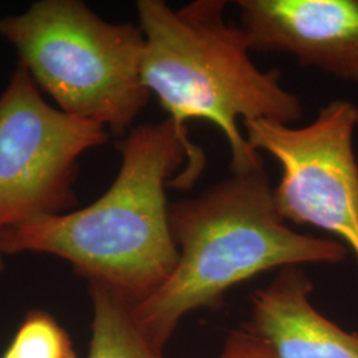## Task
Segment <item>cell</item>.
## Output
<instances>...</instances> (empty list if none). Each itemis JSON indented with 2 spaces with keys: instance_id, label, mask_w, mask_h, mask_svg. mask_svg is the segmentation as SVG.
Segmentation results:
<instances>
[{
  "instance_id": "ba28073f",
  "label": "cell",
  "mask_w": 358,
  "mask_h": 358,
  "mask_svg": "<svg viewBox=\"0 0 358 358\" xmlns=\"http://www.w3.org/2000/svg\"><path fill=\"white\" fill-rule=\"evenodd\" d=\"M312 282L300 267L280 269L256 289L247 325L273 358H358V333L328 320L310 300Z\"/></svg>"
},
{
  "instance_id": "277c9868",
  "label": "cell",
  "mask_w": 358,
  "mask_h": 358,
  "mask_svg": "<svg viewBox=\"0 0 358 358\" xmlns=\"http://www.w3.org/2000/svg\"><path fill=\"white\" fill-rule=\"evenodd\" d=\"M0 34L65 113L127 136L149 103L140 27L105 22L76 0H43L0 19Z\"/></svg>"
},
{
  "instance_id": "7c38bea8",
  "label": "cell",
  "mask_w": 358,
  "mask_h": 358,
  "mask_svg": "<svg viewBox=\"0 0 358 358\" xmlns=\"http://www.w3.org/2000/svg\"><path fill=\"white\" fill-rule=\"evenodd\" d=\"M3 254L0 252V272L4 269V259H3Z\"/></svg>"
},
{
  "instance_id": "5b68a950",
  "label": "cell",
  "mask_w": 358,
  "mask_h": 358,
  "mask_svg": "<svg viewBox=\"0 0 358 358\" xmlns=\"http://www.w3.org/2000/svg\"><path fill=\"white\" fill-rule=\"evenodd\" d=\"M108 140L100 124L45 103L19 63L0 96V232L76 206L77 161Z\"/></svg>"
},
{
  "instance_id": "52a82bcc",
  "label": "cell",
  "mask_w": 358,
  "mask_h": 358,
  "mask_svg": "<svg viewBox=\"0 0 358 358\" xmlns=\"http://www.w3.org/2000/svg\"><path fill=\"white\" fill-rule=\"evenodd\" d=\"M251 51L284 52L358 83V0H238Z\"/></svg>"
},
{
  "instance_id": "30bf717a",
  "label": "cell",
  "mask_w": 358,
  "mask_h": 358,
  "mask_svg": "<svg viewBox=\"0 0 358 358\" xmlns=\"http://www.w3.org/2000/svg\"><path fill=\"white\" fill-rule=\"evenodd\" d=\"M1 358H76V352L69 334L52 315L32 310Z\"/></svg>"
},
{
  "instance_id": "9c48e42d",
  "label": "cell",
  "mask_w": 358,
  "mask_h": 358,
  "mask_svg": "<svg viewBox=\"0 0 358 358\" xmlns=\"http://www.w3.org/2000/svg\"><path fill=\"white\" fill-rule=\"evenodd\" d=\"M93 306L88 358H165L134 320L131 304L101 284H90Z\"/></svg>"
},
{
  "instance_id": "8992f818",
  "label": "cell",
  "mask_w": 358,
  "mask_h": 358,
  "mask_svg": "<svg viewBox=\"0 0 358 358\" xmlns=\"http://www.w3.org/2000/svg\"><path fill=\"white\" fill-rule=\"evenodd\" d=\"M243 127L250 146L282 167L273 187L280 217L331 232L358 264L357 105L333 100L299 128L267 120L247 121Z\"/></svg>"
},
{
  "instance_id": "3957f363",
  "label": "cell",
  "mask_w": 358,
  "mask_h": 358,
  "mask_svg": "<svg viewBox=\"0 0 358 358\" xmlns=\"http://www.w3.org/2000/svg\"><path fill=\"white\" fill-rule=\"evenodd\" d=\"M143 35L141 80L155 94L185 141L187 122L215 125L231 152V173L264 166L239 122L267 120L294 125L300 99L285 90L276 69L262 71L239 27L226 20L227 1L195 0L173 10L162 0L137 1Z\"/></svg>"
},
{
  "instance_id": "6da1fadb",
  "label": "cell",
  "mask_w": 358,
  "mask_h": 358,
  "mask_svg": "<svg viewBox=\"0 0 358 358\" xmlns=\"http://www.w3.org/2000/svg\"><path fill=\"white\" fill-rule=\"evenodd\" d=\"M118 148L120 171L96 202L1 231L0 252L59 256L90 284H101L134 306L178 264L166 189L190 190L205 171L206 155L169 118L131 129Z\"/></svg>"
},
{
  "instance_id": "8fae6325",
  "label": "cell",
  "mask_w": 358,
  "mask_h": 358,
  "mask_svg": "<svg viewBox=\"0 0 358 358\" xmlns=\"http://www.w3.org/2000/svg\"><path fill=\"white\" fill-rule=\"evenodd\" d=\"M214 358H273L266 344L248 327L234 331Z\"/></svg>"
},
{
  "instance_id": "7a4b0ae2",
  "label": "cell",
  "mask_w": 358,
  "mask_h": 358,
  "mask_svg": "<svg viewBox=\"0 0 358 358\" xmlns=\"http://www.w3.org/2000/svg\"><path fill=\"white\" fill-rule=\"evenodd\" d=\"M169 217L178 264L155 292L131 306L140 329L161 350L183 317L217 307L232 287L271 269L337 264L348 256L341 242L287 224L264 166L231 173L198 196L170 203Z\"/></svg>"
}]
</instances>
